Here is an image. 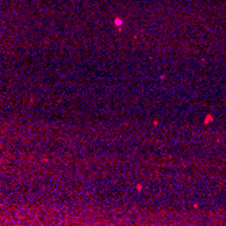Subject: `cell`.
<instances>
[]
</instances>
